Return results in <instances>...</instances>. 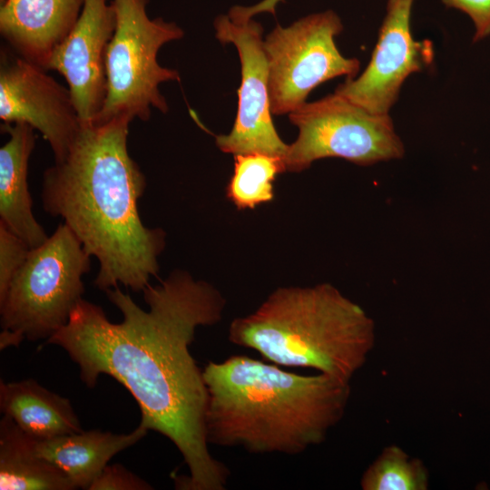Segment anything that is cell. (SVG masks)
<instances>
[{
  "label": "cell",
  "mask_w": 490,
  "mask_h": 490,
  "mask_svg": "<svg viewBox=\"0 0 490 490\" xmlns=\"http://www.w3.org/2000/svg\"><path fill=\"white\" fill-rule=\"evenodd\" d=\"M202 370L208 443L255 454L297 455L322 443L350 397L349 382L299 375L246 355L211 361Z\"/></svg>",
  "instance_id": "obj_3"
},
{
  "label": "cell",
  "mask_w": 490,
  "mask_h": 490,
  "mask_svg": "<svg viewBox=\"0 0 490 490\" xmlns=\"http://www.w3.org/2000/svg\"><path fill=\"white\" fill-rule=\"evenodd\" d=\"M446 6L466 14L473 21L474 42L490 34V0H440Z\"/></svg>",
  "instance_id": "obj_22"
},
{
  "label": "cell",
  "mask_w": 490,
  "mask_h": 490,
  "mask_svg": "<svg viewBox=\"0 0 490 490\" xmlns=\"http://www.w3.org/2000/svg\"><path fill=\"white\" fill-rule=\"evenodd\" d=\"M228 338L273 364L309 368L349 382L376 342L375 323L330 283L281 287L250 315L236 318Z\"/></svg>",
  "instance_id": "obj_4"
},
{
  "label": "cell",
  "mask_w": 490,
  "mask_h": 490,
  "mask_svg": "<svg viewBox=\"0 0 490 490\" xmlns=\"http://www.w3.org/2000/svg\"><path fill=\"white\" fill-rule=\"evenodd\" d=\"M115 26L112 1L84 0L74 27L49 62L47 71L64 77L82 123L93 122L103 106L106 52Z\"/></svg>",
  "instance_id": "obj_12"
},
{
  "label": "cell",
  "mask_w": 490,
  "mask_h": 490,
  "mask_svg": "<svg viewBox=\"0 0 490 490\" xmlns=\"http://www.w3.org/2000/svg\"><path fill=\"white\" fill-rule=\"evenodd\" d=\"M83 4L84 0H1L0 34L16 54L47 71Z\"/></svg>",
  "instance_id": "obj_13"
},
{
  "label": "cell",
  "mask_w": 490,
  "mask_h": 490,
  "mask_svg": "<svg viewBox=\"0 0 490 490\" xmlns=\"http://www.w3.org/2000/svg\"><path fill=\"white\" fill-rule=\"evenodd\" d=\"M148 431L139 425L128 434L93 429L45 440L32 438L40 457L64 472L76 489H89L113 456L136 444Z\"/></svg>",
  "instance_id": "obj_15"
},
{
  "label": "cell",
  "mask_w": 490,
  "mask_h": 490,
  "mask_svg": "<svg viewBox=\"0 0 490 490\" xmlns=\"http://www.w3.org/2000/svg\"><path fill=\"white\" fill-rule=\"evenodd\" d=\"M91 256L65 224L29 255L0 299V348L48 339L83 299Z\"/></svg>",
  "instance_id": "obj_5"
},
{
  "label": "cell",
  "mask_w": 490,
  "mask_h": 490,
  "mask_svg": "<svg viewBox=\"0 0 490 490\" xmlns=\"http://www.w3.org/2000/svg\"><path fill=\"white\" fill-rule=\"evenodd\" d=\"M343 30L332 10L311 14L289 26L277 25L264 39L273 115L289 114L319 84L345 75L354 78L359 61L345 57L335 37Z\"/></svg>",
  "instance_id": "obj_8"
},
{
  "label": "cell",
  "mask_w": 490,
  "mask_h": 490,
  "mask_svg": "<svg viewBox=\"0 0 490 490\" xmlns=\"http://www.w3.org/2000/svg\"><path fill=\"white\" fill-rule=\"evenodd\" d=\"M284 172L279 157L261 152L236 154L227 196L239 210L269 202L274 198L273 181Z\"/></svg>",
  "instance_id": "obj_18"
},
{
  "label": "cell",
  "mask_w": 490,
  "mask_h": 490,
  "mask_svg": "<svg viewBox=\"0 0 490 490\" xmlns=\"http://www.w3.org/2000/svg\"><path fill=\"white\" fill-rule=\"evenodd\" d=\"M126 117L82 123L64 161L43 175V208L60 217L99 262L95 286L139 292L157 276L165 247L162 229L143 225L138 200L146 179L128 151Z\"/></svg>",
  "instance_id": "obj_2"
},
{
  "label": "cell",
  "mask_w": 490,
  "mask_h": 490,
  "mask_svg": "<svg viewBox=\"0 0 490 490\" xmlns=\"http://www.w3.org/2000/svg\"><path fill=\"white\" fill-rule=\"evenodd\" d=\"M284 0H262L250 6L235 5L230 8L228 15L236 20H249L261 13H275L279 3Z\"/></svg>",
  "instance_id": "obj_23"
},
{
  "label": "cell",
  "mask_w": 490,
  "mask_h": 490,
  "mask_svg": "<svg viewBox=\"0 0 490 490\" xmlns=\"http://www.w3.org/2000/svg\"><path fill=\"white\" fill-rule=\"evenodd\" d=\"M105 293L122 314L120 323L82 299L46 343L67 352L86 387H93L104 374L129 390L141 410L140 425L166 436L188 466L189 475L174 478L177 489L224 490L230 471L209 451L208 392L190 352L196 329L221 319L224 298L180 270L143 289L148 309L119 287Z\"/></svg>",
  "instance_id": "obj_1"
},
{
  "label": "cell",
  "mask_w": 490,
  "mask_h": 490,
  "mask_svg": "<svg viewBox=\"0 0 490 490\" xmlns=\"http://www.w3.org/2000/svg\"><path fill=\"white\" fill-rule=\"evenodd\" d=\"M415 0H387L370 61L358 76L347 78L334 93L376 114H388L405 80L432 62L429 42L416 41L410 28Z\"/></svg>",
  "instance_id": "obj_11"
},
{
  "label": "cell",
  "mask_w": 490,
  "mask_h": 490,
  "mask_svg": "<svg viewBox=\"0 0 490 490\" xmlns=\"http://www.w3.org/2000/svg\"><path fill=\"white\" fill-rule=\"evenodd\" d=\"M8 141L0 148V221L31 248L49 236L32 211L28 189V162L35 145L34 129L24 122L4 123Z\"/></svg>",
  "instance_id": "obj_14"
},
{
  "label": "cell",
  "mask_w": 490,
  "mask_h": 490,
  "mask_svg": "<svg viewBox=\"0 0 490 490\" xmlns=\"http://www.w3.org/2000/svg\"><path fill=\"white\" fill-rule=\"evenodd\" d=\"M145 480L120 464L107 465L89 490H151Z\"/></svg>",
  "instance_id": "obj_21"
},
{
  "label": "cell",
  "mask_w": 490,
  "mask_h": 490,
  "mask_svg": "<svg viewBox=\"0 0 490 490\" xmlns=\"http://www.w3.org/2000/svg\"><path fill=\"white\" fill-rule=\"evenodd\" d=\"M429 474L419 458L396 445L386 446L364 472L363 490H426Z\"/></svg>",
  "instance_id": "obj_19"
},
{
  "label": "cell",
  "mask_w": 490,
  "mask_h": 490,
  "mask_svg": "<svg viewBox=\"0 0 490 490\" xmlns=\"http://www.w3.org/2000/svg\"><path fill=\"white\" fill-rule=\"evenodd\" d=\"M1 490H74L66 475L40 457L33 438L7 416L0 421Z\"/></svg>",
  "instance_id": "obj_17"
},
{
  "label": "cell",
  "mask_w": 490,
  "mask_h": 490,
  "mask_svg": "<svg viewBox=\"0 0 490 490\" xmlns=\"http://www.w3.org/2000/svg\"><path fill=\"white\" fill-rule=\"evenodd\" d=\"M31 248L0 221V299L25 262Z\"/></svg>",
  "instance_id": "obj_20"
},
{
  "label": "cell",
  "mask_w": 490,
  "mask_h": 490,
  "mask_svg": "<svg viewBox=\"0 0 490 490\" xmlns=\"http://www.w3.org/2000/svg\"><path fill=\"white\" fill-rule=\"evenodd\" d=\"M214 29L220 43L236 47L241 65L235 122L228 134L215 136L216 145L233 155L261 152L283 159L289 144L280 139L272 120L261 24L253 18L234 20L222 15L215 18Z\"/></svg>",
  "instance_id": "obj_9"
},
{
  "label": "cell",
  "mask_w": 490,
  "mask_h": 490,
  "mask_svg": "<svg viewBox=\"0 0 490 490\" xmlns=\"http://www.w3.org/2000/svg\"><path fill=\"white\" fill-rule=\"evenodd\" d=\"M289 118L299 134L282 159L285 172H302L323 158L369 166L405 153L389 114L372 113L336 93L306 102Z\"/></svg>",
  "instance_id": "obj_7"
},
{
  "label": "cell",
  "mask_w": 490,
  "mask_h": 490,
  "mask_svg": "<svg viewBox=\"0 0 490 490\" xmlns=\"http://www.w3.org/2000/svg\"><path fill=\"white\" fill-rule=\"evenodd\" d=\"M150 0H112L116 26L106 52L107 93L93 122L126 117L150 120L152 110H169L160 84L179 81L177 70L162 66L158 53L165 44L180 40L184 31L174 22L150 18Z\"/></svg>",
  "instance_id": "obj_6"
},
{
  "label": "cell",
  "mask_w": 490,
  "mask_h": 490,
  "mask_svg": "<svg viewBox=\"0 0 490 490\" xmlns=\"http://www.w3.org/2000/svg\"><path fill=\"white\" fill-rule=\"evenodd\" d=\"M0 409L36 440L83 430L70 400L32 378L16 382L1 380Z\"/></svg>",
  "instance_id": "obj_16"
},
{
  "label": "cell",
  "mask_w": 490,
  "mask_h": 490,
  "mask_svg": "<svg viewBox=\"0 0 490 490\" xmlns=\"http://www.w3.org/2000/svg\"><path fill=\"white\" fill-rule=\"evenodd\" d=\"M0 119L40 132L54 162L64 160L82 126L69 88L6 44L0 51Z\"/></svg>",
  "instance_id": "obj_10"
}]
</instances>
